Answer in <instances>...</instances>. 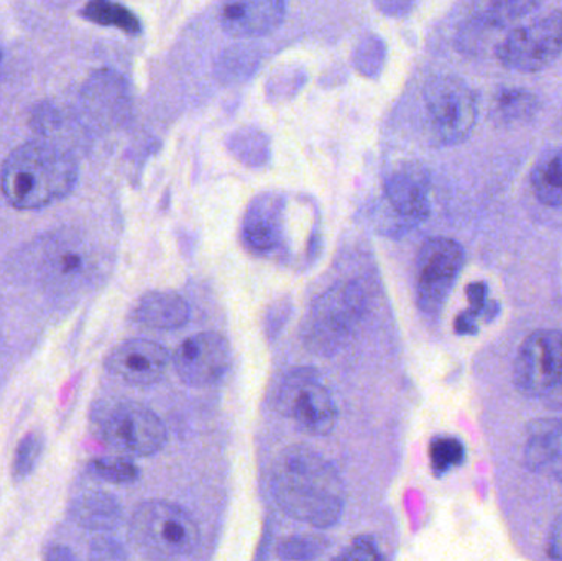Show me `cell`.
Returning a JSON list of instances; mask_svg holds the SVG:
<instances>
[{
	"label": "cell",
	"mask_w": 562,
	"mask_h": 561,
	"mask_svg": "<svg viewBox=\"0 0 562 561\" xmlns=\"http://www.w3.org/2000/svg\"><path fill=\"white\" fill-rule=\"evenodd\" d=\"M170 364V352L150 339H128L112 349L105 359V368L115 378L131 385L155 384Z\"/></svg>",
	"instance_id": "obj_12"
},
{
	"label": "cell",
	"mask_w": 562,
	"mask_h": 561,
	"mask_svg": "<svg viewBox=\"0 0 562 561\" xmlns=\"http://www.w3.org/2000/svg\"><path fill=\"white\" fill-rule=\"evenodd\" d=\"M344 559L349 560H375V559H382L380 557V553L376 552L375 547H373V543H370L369 540H357L356 546L350 549L349 553H346L344 556Z\"/></svg>",
	"instance_id": "obj_33"
},
{
	"label": "cell",
	"mask_w": 562,
	"mask_h": 561,
	"mask_svg": "<svg viewBox=\"0 0 562 561\" xmlns=\"http://www.w3.org/2000/svg\"><path fill=\"white\" fill-rule=\"evenodd\" d=\"M562 55V12L547 13L505 36L497 49L498 59L508 69L537 72Z\"/></svg>",
	"instance_id": "obj_7"
},
{
	"label": "cell",
	"mask_w": 562,
	"mask_h": 561,
	"mask_svg": "<svg viewBox=\"0 0 562 561\" xmlns=\"http://www.w3.org/2000/svg\"><path fill=\"white\" fill-rule=\"evenodd\" d=\"M537 193L548 203L562 204V150L535 173Z\"/></svg>",
	"instance_id": "obj_28"
},
{
	"label": "cell",
	"mask_w": 562,
	"mask_h": 561,
	"mask_svg": "<svg viewBox=\"0 0 562 561\" xmlns=\"http://www.w3.org/2000/svg\"><path fill=\"white\" fill-rule=\"evenodd\" d=\"M541 0H475L474 19L485 26L512 25L533 12Z\"/></svg>",
	"instance_id": "obj_21"
},
{
	"label": "cell",
	"mask_w": 562,
	"mask_h": 561,
	"mask_svg": "<svg viewBox=\"0 0 562 561\" xmlns=\"http://www.w3.org/2000/svg\"><path fill=\"white\" fill-rule=\"evenodd\" d=\"M135 319L148 328L177 329L190 319V306L173 292H150L142 296Z\"/></svg>",
	"instance_id": "obj_18"
},
{
	"label": "cell",
	"mask_w": 562,
	"mask_h": 561,
	"mask_svg": "<svg viewBox=\"0 0 562 561\" xmlns=\"http://www.w3.org/2000/svg\"><path fill=\"white\" fill-rule=\"evenodd\" d=\"M71 513L79 526L99 532L114 530L122 520L117 501L104 493L85 494L76 501Z\"/></svg>",
	"instance_id": "obj_19"
},
{
	"label": "cell",
	"mask_w": 562,
	"mask_h": 561,
	"mask_svg": "<svg viewBox=\"0 0 562 561\" xmlns=\"http://www.w3.org/2000/svg\"><path fill=\"white\" fill-rule=\"evenodd\" d=\"M429 457H431L432 471L438 476H442L464 463L465 447L459 438L438 437L431 441Z\"/></svg>",
	"instance_id": "obj_27"
},
{
	"label": "cell",
	"mask_w": 562,
	"mask_h": 561,
	"mask_svg": "<svg viewBox=\"0 0 562 561\" xmlns=\"http://www.w3.org/2000/svg\"><path fill=\"white\" fill-rule=\"evenodd\" d=\"M92 559H99V560H108V559H124V553H122V550L119 549L117 546H115L114 542H111V540H95L94 543H92Z\"/></svg>",
	"instance_id": "obj_32"
},
{
	"label": "cell",
	"mask_w": 562,
	"mask_h": 561,
	"mask_svg": "<svg viewBox=\"0 0 562 561\" xmlns=\"http://www.w3.org/2000/svg\"><path fill=\"white\" fill-rule=\"evenodd\" d=\"M518 389L544 407L562 411V333L541 329L528 336L515 359Z\"/></svg>",
	"instance_id": "obj_5"
},
{
	"label": "cell",
	"mask_w": 562,
	"mask_h": 561,
	"mask_svg": "<svg viewBox=\"0 0 562 561\" xmlns=\"http://www.w3.org/2000/svg\"><path fill=\"white\" fill-rule=\"evenodd\" d=\"M279 404L281 414L311 437H326L336 428V402L307 371L294 372L284 381Z\"/></svg>",
	"instance_id": "obj_9"
},
{
	"label": "cell",
	"mask_w": 562,
	"mask_h": 561,
	"mask_svg": "<svg viewBox=\"0 0 562 561\" xmlns=\"http://www.w3.org/2000/svg\"><path fill=\"white\" fill-rule=\"evenodd\" d=\"M385 43L376 35L363 36L353 49V68L366 78H376L385 66Z\"/></svg>",
	"instance_id": "obj_26"
},
{
	"label": "cell",
	"mask_w": 562,
	"mask_h": 561,
	"mask_svg": "<svg viewBox=\"0 0 562 561\" xmlns=\"http://www.w3.org/2000/svg\"><path fill=\"white\" fill-rule=\"evenodd\" d=\"M128 536L148 559H183L196 550L200 529L193 517L177 504L147 501L132 514Z\"/></svg>",
	"instance_id": "obj_3"
},
{
	"label": "cell",
	"mask_w": 562,
	"mask_h": 561,
	"mask_svg": "<svg viewBox=\"0 0 562 561\" xmlns=\"http://www.w3.org/2000/svg\"><path fill=\"white\" fill-rule=\"evenodd\" d=\"M85 101L98 121L105 125L119 124L128 112L127 86L115 72H95L86 86Z\"/></svg>",
	"instance_id": "obj_15"
},
{
	"label": "cell",
	"mask_w": 562,
	"mask_h": 561,
	"mask_svg": "<svg viewBox=\"0 0 562 561\" xmlns=\"http://www.w3.org/2000/svg\"><path fill=\"white\" fill-rule=\"evenodd\" d=\"M279 198L267 197L254 201L244 220V239L257 253H269L279 244L281 231Z\"/></svg>",
	"instance_id": "obj_17"
},
{
	"label": "cell",
	"mask_w": 562,
	"mask_h": 561,
	"mask_svg": "<svg viewBox=\"0 0 562 561\" xmlns=\"http://www.w3.org/2000/svg\"><path fill=\"white\" fill-rule=\"evenodd\" d=\"M105 444L131 457H151L167 444V427L150 408L125 402L112 408L102 425Z\"/></svg>",
	"instance_id": "obj_10"
},
{
	"label": "cell",
	"mask_w": 562,
	"mask_h": 561,
	"mask_svg": "<svg viewBox=\"0 0 562 561\" xmlns=\"http://www.w3.org/2000/svg\"><path fill=\"white\" fill-rule=\"evenodd\" d=\"M475 316H477V313L472 312V310L462 313L458 322H456L458 333H461V335H472V333H475Z\"/></svg>",
	"instance_id": "obj_37"
},
{
	"label": "cell",
	"mask_w": 562,
	"mask_h": 561,
	"mask_svg": "<svg viewBox=\"0 0 562 561\" xmlns=\"http://www.w3.org/2000/svg\"><path fill=\"white\" fill-rule=\"evenodd\" d=\"M259 49L236 45L224 49L216 63L217 78L223 82H236L249 78L259 66Z\"/></svg>",
	"instance_id": "obj_22"
},
{
	"label": "cell",
	"mask_w": 562,
	"mask_h": 561,
	"mask_svg": "<svg viewBox=\"0 0 562 561\" xmlns=\"http://www.w3.org/2000/svg\"><path fill=\"white\" fill-rule=\"evenodd\" d=\"M229 150L244 164L250 165V167H260L270 157L269 138L257 128H239L231 135Z\"/></svg>",
	"instance_id": "obj_25"
},
{
	"label": "cell",
	"mask_w": 562,
	"mask_h": 561,
	"mask_svg": "<svg viewBox=\"0 0 562 561\" xmlns=\"http://www.w3.org/2000/svg\"><path fill=\"white\" fill-rule=\"evenodd\" d=\"M46 559L48 560H71L72 556L66 549H61V547H56V549L49 550L46 553Z\"/></svg>",
	"instance_id": "obj_38"
},
{
	"label": "cell",
	"mask_w": 562,
	"mask_h": 561,
	"mask_svg": "<svg viewBox=\"0 0 562 561\" xmlns=\"http://www.w3.org/2000/svg\"><path fill=\"white\" fill-rule=\"evenodd\" d=\"M173 364L181 381L191 388L216 384L229 369V345L217 333H198L181 343Z\"/></svg>",
	"instance_id": "obj_11"
},
{
	"label": "cell",
	"mask_w": 562,
	"mask_h": 561,
	"mask_svg": "<svg viewBox=\"0 0 562 561\" xmlns=\"http://www.w3.org/2000/svg\"><path fill=\"white\" fill-rule=\"evenodd\" d=\"M272 493L288 516L317 529L342 517L346 491L337 471L313 448H284L273 461Z\"/></svg>",
	"instance_id": "obj_1"
},
{
	"label": "cell",
	"mask_w": 562,
	"mask_h": 561,
	"mask_svg": "<svg viewBox=\"0 0 562 561\" xmlns=\"http://www.w3.org/2000/svg\"><path fill=\"white\" fill-rule=\"evenodd\" d=\"M43 450V438L38 434H30L23 438L22 444L16 448L15 461H13V474L16 480L29 476L35 464L38 463Z\"/></svg>",
	"instance_id": "obj_30"
},
{
	"label": "cell",
	"mask_w": 562,
	"mask_h": 561,
	"mask_svg": "<svg viewBox=\"0 0 562 561\" xmlns=\"http://www.w3.org/2000/svg\"><path fill=\"white\" fill-rule=\"evenodd\" d=\"M284 13V0H227L221 26L236 40L260 38L279 29Z\"/></svg>",
	"instance_id": "obj_13"
},
{
	"label": "cell",
	"mask_w": 562,
	"mask_h": 561,
	"mask_svg": "<svg viewBox=\"0 0 562 561\" xmlns=\"http://www.w3.org/2000/svg\"><path fill=\"white\" fill-rule=\"evenodd\" d=\"M82 16L88 19L89 22L98 23V25L115 26V29L131 33V35L140 32V20L127 7L112 2V0H91L82 9Z\"/></svg>",
	"instance_id": "obj_24"
},
{
	"label": "cell",
	"mask_w": 562,
	"mask_h": 561,
	"mask_svg": "<svg viewBox=\"0 0 562 561\" xmlns=\"http://www.w3.org/2000/svg\"><path fill=\"white\" fill-rule=\"evenodd\" d=\"M525 461L535 473L562 483V420L547 422L530 435Z\"/></svg>",
	"instance_id": "obj_16"
},
{
	"label": "cell",
	"mask_w": 562,
	"mask_h": 561,
	"mask_svg": "<svg viewBox=\"0 0 562 561\" xmlns=\"http://www.w3.org/2000/svg\"><path fill=\"white\" fill-rule=\"evenodd\" d=\"M468 299L472 305V312L481 313L485 310V299H487V285L485 283H472L468 287Z\"/></svg>",
	"instance_id": "obj_34"
},
{
	"label": "cell",
	"mask_w": 562,
	"mask_h": 561,
	"mask_svg": "<svg viewBox=\"0 0 562 561\" xmlns=\"http://www.w3.org/2000/svg\"><path fill=\"white\" fill-rule=\"evenodd\" d=\"M538 109V99L525 89H504L495 96L492 115L502 124H514L531 117Z\"/></svg>",
	"instance_id": "obj_23"
},
{
	"label": "cell",
	"mask_w": 562,
	"mask_h": 561,
	"mask_svg": "<svg viewBox=\"0 0 562 561\" xmlns=\"http://www.w3.org/2000/svg\"><path fill=\"white\" fill-rule=\"evenodd\" d=\"M415 0H375L376 9L390 16L405 15L412 10Z\"/></svg>",
	"instance_id": "obj_31"
},
{
	"label": "cell",
	"mask_w": 562,
	"mask_h": 561,
	"mask_svg": "<svg viewBox=\"0 0 562 561\" xmlns=\"http://www.w3.org/2000/svg\"><path fill=\"white\" fill-rule=\"evenodd\" d=\"M2 69H3V52H2V48H0V76H2Z\"/></svg>",
	"instance_id": "obj_39"
},
{
	"label": "cell",
	"mask_w": 562,
	"mask_h": 561,
	"mask_svg": "<svg viewBox=\"0 0 562 561\" xmlns=\"http://www.w3.org/2000/svg\"><path fill=\"white\" fill-rule=\"evenodd\" d=\"M366 313V293L356 282L337 283L317 296L303 328L307 348L316 355L339 351Z\"/></svg>",
	"instance_id": "obj_4"
},
{
	"label": "cell",
	"mask_w": 562,
	"mask_h": 561,
	"mask_svg": "<svg viewBox=\"0 0 562 561\" xmlns=\"http://www.w3.org/2000/svg\"><path fill=\"white\" fill-rule=\"evenodd\" d=\"M386 200L403 220L422 223L429 216L428 184L425 175L413 167L390 175L385 183Z\"/></svg>",
	"instance_id": "obj_14"
},
{
	"label": "cell",
	"mask_w": 562,
	"mask_h": 561,
	"mask_svg": "<svg viewBox=\"0 0 562 561\" xmlns=\"http://www.w3.org/2000/svg\"><path fill=\"white\" fill-rule=\"evenodd\" d=\"M52 247H45V257H43L42 276L46 282L53 285H65L72 283L85 272V256L71 244L56 243L49 244Z\"/></svg>",
	"instance_id": "obj_20"
},
{
	"label": "cell",
	"mask_w": 562,
	"mask_h": 561,
	"mask_svg": "<svg viewBox=\"0 0 562 561\" xmlns=\"http://www.w3.org/2000/svg\"><path fill=\"white\" fill-rule=\"evenodd\" d=\"M310 546L306 542H300V540H291L286 546L283 547L284 559H310Z\"/></svg>",
	"instance_id": "obj_36"
},
{
	"label": "cell",
	"mask_w": 562,
	"mask_h": 561,
	"mask_svg": "<svg viewBox=\"0 0 562 561\" xmlns=\"http://www.w3.org/2000/svg\"><path fill=\"white\" fill-rule=\"evenodd\" d=\"M425 105L432 132L441 144L458 145L474 131L477 96L464 79L436 76L425 86Z\"/></svg>",
	"instance_id": "obj_6"
},
{
	"label": "cell",
	"mask_w": 562,
	"mask_h": 561,
	"mask_svg": "<svg viewBox=\"0 0 562 561\" xmlns=\"http://www.w3.org/2000/svg\"><path fill=\"white\" fill-rule=\"evenodd\" d=\"M461 244L448 237H432L423 244L416 262V292L426 313H438L454 289L464 266Z\"/></svg>",
	"instance_id": "obj_8"
},
{
	"label": "cell",
	"mask_w": 562,
	"mask_h": 561,
	"mask_svg": "<svg viewBox=\"0 0 562 561\" xmlns=\"http://www.w3.org/2000/svg\"><path fill=\"white\" fill-rule=\"evenodd\" d=\"M78 177V164L68 150L48 142H29L3 161L0 188L16 210H40L65 200Z\"/></svg>",
	"instance_id": "obj_2"
},
{
	"label": "cell",
	"mask_w": 562,
	"mask_h": 561,
	"mask_svg": "<svg viewBox=\"0 0 562 561\" xmlns=\"http://www.w3.org/2000/svg\"><path fill=\"white\" fill-rule=\"evenodd\" d=\"M91 471L101 480L109 481L114 484L134 483L138 478V470L131 461L124 458H115V460H98L91 464Z\"/></svg>",
	"instance_id": "obj_29"
},
{
	"label": "cell",
	"mask_w": 562,
	"mask_h": 561,
	"mask_svg": "<svg viewBox=\"0 0 562 561\" xmlns=\"http://www.w3.org/2000/svg\"><path fill=\"white\" fill-rule=\"evenodd\" d=\"M548 553H550L551 559L562 561V513L557 517L553 529H551Z\"/></svg>",
	"instance_id": "obj_35"
}]
</instances>
